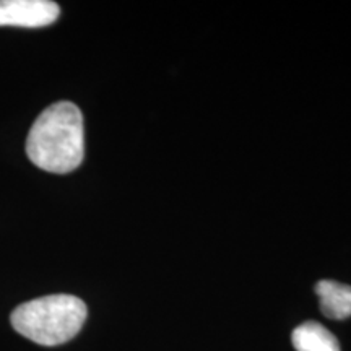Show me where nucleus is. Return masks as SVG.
I'll use <instances>...</instances> for the list:
<instances>
[{
  "mask_svg": "<svg viewBox=\"0 0 351 351\" xmlns=\"http://www.w3.org/2000/svg\"><path fill=\"white\" fill-rule=\"evenodd\" d=\"M26 155L47 173L75 171L85 155L80 109L70 101H60L43 111L28 134Z\"/></svg>",
  "mask_w": 351,
  "mask_h": 351,
  "instance_id": "obj_1",
  "label": "nucleus"
},
{
  "mask_svg": "<svg viewBox=\"0 0 351 351\" xmlns=\"http://www.w3.org/2000/svg\"><path fill=\"white\" fill-rule=\"evenodd\" d=\"M88 315L86 304L72 295H51L23 302L10 315L20 335L43 346L67 343L82 330Z\"/></svg>",
  "mask_w": 351,
  "mask_h": 351,
  "instance_id": "obj_2",
  "label": "nucleus"
},
{
  "mask_svg": "<svg viewBox=\"0 0 351 351\" xmlns=\"http://www.w3.org/2000/svg\"><path fill=\"white\" fill-rule=\"evenodd\" d=\"M59 15V5L49 0H0V26L43 28Z\"/></svg>",
  "mask_w": 351,
  "mask_h": 351,
  "instance_id": "obj_3",
  "label": "nucleus"
},
{
  "mask_svg": "<svg viewBox=\"0 0 351 351\" xmlns=\"http://www.w3.org/2000/svg\"><path fill=\"white\" fill-rule=\"evenodd\" d=\"M320 300V311L328 319L343 320L351 315V287L333 280H322L315 285Z\"/></svg>",
  "mask_w": 351,
  "mask_h": 351,
  "instance_id": "obj_4",
  "label": "nucleus"
},
{
  "mask_svg": "<svg viewBox=\"0 0 351 351\" xmlns=\"http://www.w3.org/2000/svg\"><path fill=\"white\" fill-rule=\"evenodd\" d=\"M291 341L296 351H340L335 335L314 320L296 327L291 333Z\"/></svg>",
  "mask_w": 351,
  "mask_h": 351,
  "instance_id": "obj_5",
  "label": "nucleus"
}]
</instances>
